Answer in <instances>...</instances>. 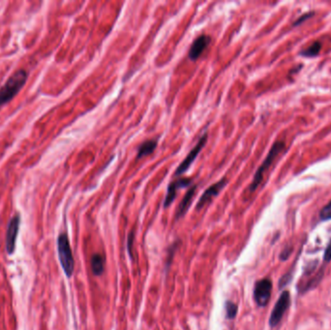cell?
Segmentation results:
<instances>
[{
  "mask_svg": "<svg viewBox=\"0 0 331 330\" xmlns=\"http://www.w3.org/2000/svg\"><path fill=\"white\" fill-rule=\"evenodd\" d=\"M26 79L27 73L24 70H19L13 74L0 88V106L10 102L23 87Z\"/></svg>",
  "mask_w": 331,
  "mask_h": 330,
  "instance_id": "cell-1",
  "label": "cell"
},
{
  "mask_svg": "<svg viewBox=\"0 0 331 330\" xmlns=\"http://www.w3.org/2000/svg\"><path fill=\"white\" fill-rule=\"evenodd\" d=\"M284 147H285V143H284L283 141H276V142L272 145V147H271V149H270L268 155L266 156L265 161L263 162V164L261 165V167L258 169L257 173H256L255 175H254L253 181H252V183L250 184V187H249L250 192H254V191L259 187V185L261 184V182H262L263 179H264V175H265V172L269 169V167L271 166V164L274 162L275 158H276V157L278 156V154L284 149Z\"/></svg>",
  "mask_w": 331,
  "mask_h": 330,
  "instance_id": "cell-2",
  "label": "cell"
},
{
  "mask_svg": "<svg viewBox=\"0 0 331 330\" xmlns=\"http://www.w3.org/2000/svg\"><path fill=\"white\" fill-rule=\"evenodd\" d=\"M58 257H59L61 266H62L67 277L70 278L73 275V272H74L75 262H74L72 249H71L70 242H69L66 233H61L58 236Z\"/></svg>",
  "mask_w": 331,
  "mask_h": 330,
  "instance_id": "cell-3",
  "label": "cell"
},
{
  "mask_svg": "<svg viewBox=\"0 0 331 330\" xmlns=\"http://www.w3.org/2000/svg\"><path fill=\"white\" fill-rule=\"evenodd\" d=\"M291 303V296H290V292L285 291L281 296L279 297L278 301L276 302L271 316L269 318V326L271 328H275L276 326H278V324L281 322L285 312L288 310L289 306Z\"/></svg>",
  "mask_w": 331,
  "mask_h": 330,
  "instance_id": "cell-4",
  "label": "cell"
},
{
  "mask_svg": "<svg viewBox=\"0 0 331 330\" xmlns=\"http://www.w3.org/2000/svg\"><path fill=\"white\" fill-rule=\"evenodd\" d=\"M271 291L272 282L269 279H262L256 283L254 289V298L259 306L265 307L267 305L271 296Z\"/></svg>",
  "mask_w": 331,
  "mask_h": 330,
  "instance_id": "cell-5",
  "label": "cell"
},
{
  "mask_svg": "<svg viewBox=\"0 0 331 330\" xmlns=\"http://www.w3.org/2000/svg\"><path fill=\"white\" fill-rule=\"evenodd\" d=\"M207 140V134H204L200 138H199V142L197 143V145L190 151V153L187 155V157L183 160V162L179 165V167L176 169L175 173V176H178L181 175L182 174H184L188 168L192 165V163L194 162V160L197 158V156L199 155V152L201 151V149L204 147L205 143Z\"/></svg>",
  "mask_w": 331,
  "mask_h": 330,
  "instance_id": "cell-6",
  "label": "cell"
},
{
  "mask_svg": "<svg viewBox=\"0 0 331 330\" xmlns=\"http://www.w3.org/2000/svg\"><path fill=\"white\" fill-rule=\"evenodd\" d=\"M19 223H20V218L19 215H16L11 219L8 225L7 233H6V251L9 255H12L16 248V240H17V236L19 233Z\"/></svg>",
  "mask_w": 331,
  "mask_h": 330,
  "instance_id": "cell-7",
  "label": "cell"
},
{
  "mask_svg": "<svg viewBox=\"0 0 331 330\" xmlns=\"http://www.w3.org/2000/svg\"><path fill=\"white\" fill-rule=\"evenodd\" d=\"M192 183V179L190 178H177L174 180L168 187L167 196L164 201V207H169L172 202L176 198L177 191L181 188L188 187Z\"/></svg>",
  "mask_w": 331,
  "mask_h": 330,
  "instance_id": "cell-8",
  "label": "cell"
},
{
  "mask_svg": "<svg viewBox=\"0 0 331 330\" xmlns=\"http://www.w3.org/2000/svg\"><path fill=\"white\" fill-rule=\"evenodd\" d=\"M227 179L226 178H223L221 179L220 181L216 182L215 184L211 185L209 188L206 189V191L203 193V195L199 198V201L197 203V206H196V209L197 210H200L202 207H204V205H206L211 199L213 198H215L219 193L220 191L226 186L227 184Z\"/></svg>",
  "mask_w": 331,
  "mask_h": 330,
  "instance_id": "cell-9",
  "label": "cell"
},
{
  "mask_svg": "<svg viewBox=\"0 0 331 330\" xmlns=\"http://www.w3.org/2000/svg\"><path fill=\"white\" fill-rule=\"evenodd\" d=\"M211 43V37L208 35H200L192 44L190 51H189V58L191 60L198 59L202 52L208 47Z\"/></svg>",
  "mask_w": 331,
  "mask_h": 330,
  "instance_id": "cell-10",
  "label": "cell"
},
{
  "mask_svg": "<svg viewBox=\"0 0 331 330\" xmlns=\"http://www.w3.org/2000/svg\"><path fill=\"white\" fill-rule=\"evenodd\" d=\"M196 189H197V186L193 185L189 188V190L187 191V193L185 194L184 198L182 199V201L180 202L177 210H176V215H175V218L176 219H179L181 217L184 216V214L187 212L193 198H194V196H195V193H196Z\"/></svg>",
  "mask_w": 331,
  "mask_h": 330,
  "instance_id": "cell-11",
  "label": "cell"
},
{
  "mask_svg": "<svg viewBox=\"0 0 331 330\" xmlns=\"http://www.w3.org/2000/svg\"><path fill=\"white\" fill-rule=\"evenodd\" d=\"M91 269L94 275L100 276L105 270V260L102 255L94 254L91 258Z\"/></svg>",
  "mask_w": 331,
  "mask_h": 330,
  "instance_id": "cell-12",
  "label": "cell"
},
{
  "mask_svg": "<svg viewBox=\"0 0 331 330\" xmlns=\"http://www.w3.org/2000/svg\"><path fill=\"white\" fill-rule=\"evenodd\" d=\"M157 147V140H153V139H149L144 141L142 144L139 145L138 149H137V156L136 158H142L144 156H147L149 154H151Z\"/></svg>",
  "mask_w": 331,
  "mask_h": 330,
  "instance_id": "cell-13",
  "label": "cell"
},
{
  "mask_svg": "<svg viewBox=\"0 0 331 330\" xmlns=\"http://www.w3.org/2000/svg\"><path fill=\"white\" fill-rule=\"evenodd\" d=\"M321 50H322L321 42L316 41L313 44H311L308 48L300 52V56L305 57V58H315L320 54Z\"/></svg>",
  "mask_w": 331,
  "mask_h": 330,
  "instance_id": "cell-14",
  "label": "cell"
},
{
  "mask_svg": "<svg viewBox=\"0 0 331 330\" xmlns=\"http://www.w3.org/2000/svg\"><path fill=\"white\" fill-rule=\"evenodd\" d=\"M225 308H226L227 319H229V320L235 319L237 312H238V306L235 303H234L233 301L228 300L225 303Z\"/></svg>",
  "mask_w": 331,
  "mask_h": 330,
  "instance_id": "cell-15",
  "label": "cell"
},
{
  "mask_svg": "<svg viewBox=\"0 0 331 330\" xmlns=\"http://www.w3.org/2000/svg\"><path fill=\"white\" fill-rule=\"evenodd\" d=\"M320 218L323 221H328L331 219V200L320 212Z\"/></svg>",
  "mask_w": 331,
  "mask_h": 330,
  "instance_id": "cell-16",
  "label": "cell"
},
{
  "mask_svg": "<svg viewBox=\"0 0 331 330\" xmlns=\"http://www.w3.org/2000/svg\"><path fill=\"white\" fill-rule=\"evenodd\" d=\"M134 240H135V233L134 231H132L129 235H128V240H127V250H128V254L130 256V258L133 259V244H134Z\"/></svg>",
  "mask_w": 331,
  "mask_h": 330,
  "instance_id": "cell-17",
  "label": "cell"
},
{
  "mask_svg": "<svg viewBox=\"0 0 331 330\" xmlns=\"http://www.w3.org/2000/svg\"><path fill=\"white\" fill-rule=\"evenodd\" d=\"M314 12H310V13H306V14H304V15H302L301 17H299L294 22H293V25L294 26H297V25H299V24H301L302 22H304L306 19H310V18H312L313 16H314Z\"/></svg>",
  "mask_w": 331,
  "mask_h": 330,
  "instance_id": "cell-18",
  "label": "cell"
},
{
  "mask_svg": "<svg viewBox=\"0 0 331 330\" xmlns=\"http://www.w3.org/2000/svg\"><path fill=\"white\" fill-rule=\"evenodd\" d=\"M177 246H178V244H177V242H175V243H173V245L171 246V248L169 249V257L167 258V262H168V266L170 265V264H171V262H172V259H173V256L175 255V250H176V248H177Z\"/></svg>",
  "mask_w": 331,
  "mask_h": 330,
  "instance_id": "cell-19",
  "label": "cell"
},
{
  "mask_svg": "<svg viewBox=\"0 0 331 330\" xmlns=\"http://www.w3.org/2000/svg\"><path fill=\"white\" fill-rule=\"evenodd\" d=\"M324 259L326 262H331V240L330 242V244L328 245L327 249H326V252H325V256H324Z\"/></svg>",
  "mask_w": 331,
  "mask_h": 330,
  "instance_id": "cell-20",
  "label": "cell"
}]
</instances>
